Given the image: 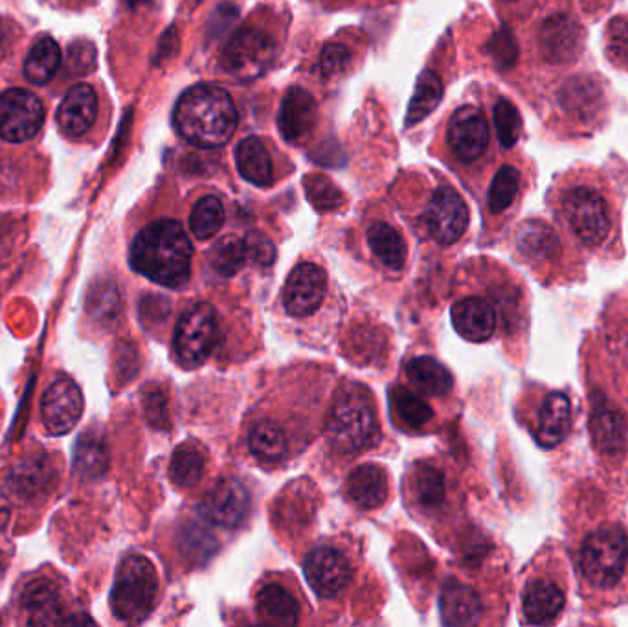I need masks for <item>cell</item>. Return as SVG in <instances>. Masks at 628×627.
<instances>
[{"mask_svg":"<svg viewBox=\"0 0 628 627\" xmlns=\"http://www.w3.org/2000/svg\"><path fill=\"white\" fill-rule=\"evenodd\" d=\"M190 238L174 220H158L142 228L131 245V265L145 279L164 287H182L190 279Z\"/></svg>","mask_w":628,"mask_h":627,"instance_id":"6da1fadb","label":"cell"},{"mask_svg":"<svg viewBox=\"0 0 628 627\" xmlns=\"http://www.w3.org/2000/svg\"><path fill=\"white\" fill-rule=\"evenodd\" d=\"M174 128L197 147H220L237 128V109L225 88L201 83L186 91L175 105Z\"/></svg>","mask_w":628,"mask_h":627,"instance_id":"7a4b0ae2","label":"cell"},{"mask_svg":"<svg viewBox=\"0 0 628 627\" xmlns=\"http://www.w3.org/2000/svg\"><path fill=\"white\" fill-rule=\"evenodd\" d=\"M582 583L597 593H616L628 578V532L621 524L603 523L590 530L577 551Z\"/></svg>","mask_w":628,"mask_h":627,"instance_id":"3957f363","label":"cell"},{"mask_svg":"<svg viewBox=\"0 0 628 627\" xmlns=\"http://www.w3.org/2000/svg\"><path fill=\"white\" fill-rule=\"evenodd\" d=\"M329 443L339 453H357L379 440V419L366 390L349 387L334 400L328 418Z\"/></svg>","mask_w":628,"mask_h":627,"instance_id":"277c9868","label":"cell"},{"mask_svg":"<svg viewBox=\"0 0 628 627\" xmlns=\"http://www.w3.org/2000/svg\"><path fill=\"white\" fill-rule=\"evenodd\" d=\"M158 596V575L150 559L128 556L116 572L110 610L123 622H142L150 616Z\"/></svg>","mask_w":628,"mask_h":627,"instance_id":"5b68a950","label":"cell"},{"mask_svg":"<svg viewBox=\"0 0 628 627\" xmlns=\"http://www.w3.org/2000/svg\"><path fill=\"white\" fill-rule=\"evenodd\" d=\"M560 214L579 244L595 249L611 238V204L592 185L568 188L560 199Z\"/></svg>","mask_w":628,"mask_h":627,"instance_id":"8992f818","label":"cell"},{"mask_svg":"<svg viewBox=\"0 0 628 627\" xmlns=\"http://www.w3.org/2000/svg\"><path fill=\"white\" fill-rule=\"evenodd\" d=\"M220 341V322L215 309L208 304L191 306L175 328L174 348L180 365L195 368L214 352Z\"/></svg>","mask_w":628,"mask_h":627,"instance_id":"52a82bcc","label":"cell"},{"mask_svg":"<svg viewBox=\"0 0 628 627\" xmlns=\"http://www.w3.org/2000/svg\"><path fill=\"white\" fill-rule=\"evenodd\" d=\"M276 47L263 29L242 28L232 35L223 50V69L242 82L256 80L271 67Z\"/></svg>","mask_w":628,"mask_h":627,"instance_id":"ba28073f","label":"cell"},{"mask_svg":"<svg viewBox=\"0 0 628 627\" xmlns=\"http://www.w3.org/2000/svg\"><path fill=\"white\" fill-rule=\"evenodd\" d=\"M45 123V105L34 93L10 88L0 94V139L21 144L34 139Z\"/></svg>","mask_w":628,"mask_h":627,"instance_id":"9c48e42d","label":"cell"},{"mask_svg":"<svg viewBox=\"0 0 628 627\" xmlns=\"http://www.w3.org/2000/svg\"><path fill=\"white\" fill-rule=\"evenodd\" d=\"M467 203L454 188H439L428 204L425 223L428 233L441 245H452L462 238L469 227Z\"/></svg>","mask_w":628,"mask_h":627,"instance_id":"30bf717a","label":"cell"},{"mask_svg":"<svg viewBox=\"0 0 628 627\" xmlns=\"http://www.w3.org/2000/svg\"><path fill=\"white\" fill-rule=\"evenodd\" d=\"M83 414V394L72 379L61 378L48 387L40 400V418L45 429L63 436L74 429Z\"/></svg>","mask_w":628,"mask_h":627,"instance_id":"8fae6325","label":"cell"},{"mask_svg":"<svg viewBox=\"0 0 628 627\" xmlns=\"http://www.w3.org/2000/svg\"><path fill=\"white\" fill-rule=\"evenodd\" d=\"M450 150L463 163L478 161L489 147V123L474 105H463L455 110L447 131Z\"/></svg>","mask_w":628,"mask_h":627,"instance_id":"7c38bea8","label":"cell"},{"mask_svg":"<svg viewBox=\"0 0 628 627\" xmlns=\"http://www.w3.org/2000/svg\"><path fill=\"white\" fill-rule=\"evenodd\" d=\"M309 585L322 599H333L346 589L352 580V565L346 556L331 546H320L307 556L304 564Z\"/></svg>","mask_w":628,"mask_h":627,"instance_id":"4fadbf2b","label":"cell"},{"mask_svg":"<svg viewBox=\"0 0 628 627\" xmlns=\"http://www.w3.org/2000/svg\"><path fill=\"white\" fill-rule=\"evenodd\" d=\"M328 293V276L315 263H301L288 274L285 284V309L293 317H309L323 303Z\"/></svg>","mask_w":628,"mask_h":627,"instance_id":"5bb4252c","label":"cell"},{"mask_svg":"<svg viewBox=\"0 0 628 627\" xmlns=\"http://www.w3.org/2000/svg\"><path fill=\"white\" fill-rule=\"evenodd\" d=\"M584 32L568 15H554L542 23L538 47L548 63H571L581 54Z\"/></svg>","mask_w":628,"mask_h":627,"instance_id":"9a60e30c","label":"cell"},{"mask_svg":"<svg viewBox=\"0 0 628 627\" xmlns=\"http://www.w3.org/2000/svg\"><path fill=\"white\" fill-rule=\"evenodd\" d=\"M566 593L554 578H535L524 587L522 615L533 626H549L565 613Z\"/></svg>","mask_w":628,"mask_h":627,"instance_id":"2e32d148","label":"cell"},{"mask_svg":"<svg viewBox=\"0 0 628 627\" xmlns=\"http://www.w3.org/2000/svg\"><path fill=\"white\" fill-rule=\"evenodd\" d=\"M202 511L212 523L236 529L250 511V495L241 483L225 478L208 494L202 502Z\"/></svg>","mask_w":628,"mask_h":627,"instance_id":"e0dca14e","label":"cell"},{"mask_svg":"<svg viewBox=\"0 0 628 627\" xmlns=\"http://www.w3.org/2000/svg\"><path fill=\"white\" fill-rule=\"evenodd\" d=\"M317 102L306 88L291 87L277 113V128L287 142H300L317 126Z\"/></svg>","mask_w":628,"mask_h":627,"instance_id":"ac0fdd59","label":"cell"},{"mask_svg":"<svg viewBox=\"0 0 628 627\" xmlns=\"http://www.w3.org/2000/svg\"><path fill=\"white\" fill-rule=\"evenodd\" d=\"M98 117V96L87 83H80L64 94L58 109V123L64 134L80 139L87 134Z\"/></svg>","mask_w":628,"mask_h":627,"instance_id":"d6986e66","label":"cell"},{"mask_svg":"<svg viewBox=\"0 0 628 627\" xmlns=\"http://www.w3.org/2000/svg\"><path fill=\"white\" fill-rule=\"evenodd\" d=\"M535 438L544 449H554L571 429V401L565 392H548L536 411Z\"/></svg>","mask_w":628,"mask_h":627,"instance_id":"ffe728a7","label":"cell"},{"mask_svg":"<svg viewBox=\"0 0 628 627\" xmlns=\"http://www.w3.org/2000/svg\"><path fill=\"white\" fill-rule=\"evenodd\" d=\"M452 324L471 343H485L496 330L495 309L484 298H463L452 308Z\"/></svg>","mask_w":628,"mask_h":627,"instance_id":"44dd1931","label":"cell"},{"mask_svg":"<svg viewBox=\"0 0 628 627\" xmlns=\"http://www.w3.org/2000/svg\"><path fill=\"white\" fill-rule=\"evenodd\" d=\"M21 605L29 624H59L63 622V600L58 585L50 580L29 581L21 594Z\"/></svg>","mask_w":628,"mask_h":627,"instance_id":"7402d4cb","label":"cell"},{"mask_svg":"<svg viewBox=\"0 0 628 627\" xmlns=\"http://www.w3.org/2000/svg\"><path fill=\"white\" fill-rule=\"evenodd\" d=\"M439 611L447 626H474L482 618V602L471 587L452 581L445 585Z\"/></svg>","mask_w":628,"mask_h":627,"instance_id":"603a6c76","label":"cell"},{"mask_svg":"<svg viewBox=\"0 0 628 627\" xmlns=\"http://www.w3.org/2000/svg\"><path fill=\"white\" fill-rule=\"evenodd\" d=\"M347 497L363 510H375L388 497L387 473L381 465H358L347 478Z\"/></svg>","mask_w":628,"mask_h":627,"instance_id":"cb8c5ba5","label":"cell"},{"mask_svg":"<svg viewBox=\"0 0 628 627\" xmlns=\"http://www.w3.org/2000/svg\"><path fill=\"white\" fill-rule=\"evenodd\" d=\"M592 435L600 451L616 454L627 451L628 424L621 413L611 405L600 403L592 413Z\"/></svg>","mask_w":628,"mask_h":627,"instance_id":"d4e9b609","label":"cell"},{"mask_svg":"<svg viewBox=\"0 0 628 627\" xmlns=\"http://www.w3.org/2000/svg\"><path fill=\"white\" fill-rule=\"evenodd\" d=\"M56 468L47 454H32L13 468L10 484L23 497L45 494L54 484Z\"/></svg>","mask_w":628,"mask_h":627,"instance_id":"484cf974","label":"cell"},{"mask_svg":"<svg viewBox=\"0 0 628 627\" xmlns=\"http://www.w3.org/2000/svg\"><path fill=\"white\" fill-rule=\"evenodd\" d=\"M109 465V448L98 430H85L78 438L74 451V471L83 481H96Z\"/></svg>","mask_w":628,"mask_h":627,"instance_id":"4316f807","label":"cell"},{"mask_svg":"<svg viewBox=\"0 0 628 627\" xmlns=\"http://www.w3.org/2000/svg\"><path fill=\"white\" fill-rule=\"evenodd\" d=\"M237 171L256 187H266L272 180V161L265 145L256 137L241 140L236 147Z\"/></svg>","mask_w":628,"mask_h":627,"instance_id":"83f0119b","label":"cell"},{"mask_svg":"<svg viewBox=\"0 0 628 627\" xmlns=\"http://www.w3.org/2000/svg\"><path fill=\"white\" fill-rule=\"evenodd\" d=\"M406 376L415 389L428 395L449 394L452 389V376L441 363L433 357H417L406 365Z\"/></svg>","mask_w":628,"mask_h":627,"instance_id":"f1b7e54d","label":"cell"},{"mask_svg":"<svg viewBox=\"0 0 628 627\" xmlns=\"http://www.w3.org/2000/svg\"><path fill=\"white\" fill-rule=\"evenodd\" d=\"M258 615L265 624L295 626L298 622V604L283 587L266 585L258 594Z\"/></svg>","mask_w":628,"mask_h":627,"instance_id":"f546056e","label":"cell"},{"mask_svg":"<svg viewBox=\"0 0 628 627\" xmlns=\"http://www.w3.org/2000/svg\"><path fill=\"white\" fill-rule=\"evenodd\" d=\"M59 63H61V50L58 43L54 42L52 37H43L35 43L24 61V78L34 85H47L56 76Z\"/></svg>","mask_w":628,"mask_h":627,"instance_id":"4dcf8cb0","label":"cell"},{"mask_svg":"<svg viewBox=\"0 0 628 627\" xmlns=\"http://www.w3.org/2000/svg\"><path fill=\"white\" fill-rule=\"evenodd\" d=\"M87 314L102 328H115L120 320L121 300L118 287L110 280H99L88 289Z\"/></svg>","mask_w":628,"mask_h":627,"instance_id":"1f68e13d","label":"cell"},{"mask_svg":"<svg viewBox=\"0 0 628 627\" xmlns=\"http://www.w3.org/2000/svg\"><path fill=\"white\" fill-rule=\"evenodd\" d=\"M443 98V85L438 74L433 70H423L422 76L415 85V93L410 99L408 113H406V126H415L436 110L439 102Z\"/></svg>","mask_w":628,"mask_h":627,"instance_id":"d6a6232c","label":"cell"},{"mask_svg":"<svg viewBox=\"0 0 628 627\" xmlns=\"http://www.w3.org/2000/svg\"><path fill=\"white\" fill-rule=\"evenodd\" d=\"M368 244L374 255L387 268L393 271L403 269L404 260H406V245L395 228L390 227L388 223H374L368 230Z\"/></svg>","mask_w":628,"mask_h":627,"instance_id":"836d02e7","label":"cell"},{"mask_svg":"<svg viewBox=\"0 0 628 627\" xmlns=\"http://www.w3.org/2000/svg\"><path fill=\"white\" fill-rule=\"evenodd\" d=\"M204 473V454L195 443H185L175 451L169 464V476L180 488H191Z\"/></svg>","mask_w":628,"mask_h":627,"instance_id":"e575fe53","label":"cell"},{"mask_svg":"<svg viewBox=\"0 0 628 627\" xmlns=\"http://www.w3.org/2000/svg\"><path fill=\"white\" fill-rule=\"evenodd\" d=\"M390 400L393 413L408 429H423L433 419V409L428 407L419 395L403 387H393Z\"/></svg>","mask_w":628,"mask_h":627,"instance_id":"d590c367","label":"cell"},{"mask_svg":"<svg viewBox=\"0 0 628 627\" xmlns=\"http://www.w3.org/2000/svg\"><path fill=\"white\" fill-rule=\"evenodd\" d=\"M559 245V239L555 236L554 230L541 221H528L519 233V249L528 258L536 260H546L554 255Z\"/></svg>","mask_w":628,"mask_h":627,"instance_id":"8d00e7d4","label":"cell"},{"mask_svg":"<svg viewBox=\"0 0 628 627\" xmlns=\"http://www.w3.org/2000/svg\"><path fill=\"white\" fill-rule=\"evenodd\" d=\"M248 443H250L252 453L265 462H276L287 453L285 433L272 422H261V424L256 425L250 433Z\"/></svg>","mask_w":628,"mask_h":627,"instance_id":"74e56055","label":"cell"},{"mask_svg":"<svg viewBox=\"0 0 628 627\" xmlns=\"http://www.w3.org/2000/svg\"><path fill=\"white\" fill-rule=\"evenodd\" d=\"M225 223V209L220 199L214 196H206L201 201H197L191 210L190 228L195 234V238L210 239L220 233Z\"/></svg>","mask_w":628,"mask_h":627,"instance_id":"f35d334b","label":"cell"},{"mask_svg":"<svg viewBox=\"0 0 628 627\" xmlns=\"http://www.w3.org/2000/svg\"><path fill=\"white\" fill-rule=\"evenodd\" d=\"M247 260L245 239L236 238V236H226V238L220 239V241L214 245L212 252H210L212 268H214L221 276H228V279L239 273Z\"/></svg>","mask_w":628,"mask_h":627,"instance_id":"ab89813d","label":"cell"},{"mask_svg":"<svg viewBox=\"0 0 628 627\" xmlns=\"http://www.w3.org/2000/svg\"><path fill=\"white\" fill-rule=\"evenodd\" d=\"M520 188L519 169L503 166L495 175L489 188V210L493 214H501L513 204Z\"/></svg>","mask_w":628,"mask_h":627,"instance_id":"60d3db41","label":"cell"},{"mask_svg":"<svg viewBox=\"0 0 628 627\" xmlns=\"http://www.w3.org/2000/svg\"><path fill=\"white\" fill-rule=\"evenodd\" d=\"M415 494L423 506L434 508L445 499V476L436 465L422 464L415 470Z\"/></svg>","mask_w":628,"mask_h":627,"instance_id":"b9f144b4","label":"cell"},{"mask_svg":"<svg viewBox=\"0 0 628 627\" xmlns=\"http://www.w3.org/2000/svg\"><path fill=\"white\" fill-rule=\"evenodd\" d=\"M304 188H306L309 203L320 212L339 209L344 203V196H342L341 190L336 188L333 180H329L323 175H307L306 180H304Z\"/></svg>","mask_w":628,"mask_h":627,"instance_id":"7bdbcfd3","label":"cell"},{"mask_svg":"<svg viewBox=\"0 0 628 627\" xmlns=\"http://www.w3.org/2000/svg\"><path fill=\"white\" fill-rule=\"evenodd\" d=\"M600 88L595 87L594 83L589 80H573L568 83L565 88V96H562V105H566L571 113H579V115H586L594 113L600 105Z\"/></svg>","mask_w":628,"mask_h":627,"instance_id":"ee69618b","label":"cell"},{"mask_svg":"<svg viewBox=\"0 0 628 627\" xmlns=\"http://www.w3.org/2000/svg\"><path fill=\"white\" fill-rule=\"evenodd\" d=\"M495 126L500 144L503 147H513L522 131V118L509 99H498L495 105Z\"/></svg>","mask_w":628,"mask_h":627,"instance_id":"f6af8a7d","label":"cell"},{"mask_svg":"<svg viewBox=\"0 0 628 627\" xmlns=\"http://www.w3.org/2000/svg\"><path fill=\"white\" fill-rule=\"evenodd\" d=\"M142 405L145 418L155 429H167L169 414H167V400L164 390L158 385H147L142 389Z\"/></svg>","mask_w":628,"mask_h":627,"instance_id":"bcb514c9","label":"cell"},{"mask_svg":"<svg viewBox=\"0 0 628 627\" xmlns=\"http://www.w3.org/2000/svg\"><path fill=\"white\" fill-rule=\"evenodd\" d=\"M182 545H185L186 556L202 561L210 558L215 552L214 535L201 529V527H190L182 534Z\"/></svg>","mask_w":628,"mask_h":627,"instance_id":"7dc6e473","label":"cell"},{"mask_svg":"<svg viewBox=\"0 0 628 627\" xmlns=\"http://www.w3.org/2000/svg\"><path fill=\"white\" fill-rule=\"evenodd\" d=\"M322 72L325 78L341 76L352 64V52L346 45H328L322 52Z\"/></svg>","mask_w":628,"mask_h":627,"instance_id":"c3c4849f","label":"cell"},{"mask_svg":"<svg viewBox=\"0 0 628 627\" xmlns=\"http://www.w3.org/2000/svg\"><path fill=\"white\" fill-rule=\"evenodd\" d=\"M245 249H247L248 260L269 268L276 260V247L263 233H248L245 238Z\"/></svg>","mask_w":628,"mask_h":627,"instance_id":"681fc988","label":"cell"},{"mask_svg":"<svg viewBox=\"0 0 628 627\" xmlns=\"http://www.w3.org/2000/svg\"><path fill=\"white\" fill-rule=\"evenodd\" d=\"M608 56L617 64L628 63V21L614 19L608 26Z\"/></svg>","mask_w":628,"mask_h":627,"instance_id":"f907efd6","label":"cell"},{"mask_svg":"<svg viewBox=\"0 0 628 627\" xmlns=\"http://www.w3.org/2000/svg\"><path fill=\"white\" fill-rule=\"evenodd\" d=\"M96 64V50L91 43H80L70 47L69 50V70L72 72H88Z\"/></svg>","mask_w":628,"mask_h":627,"instance_id":"816d5d0a","label":"cell"},{"mask_svg":"<svg viewBox=\"0 0 628 627\" xmlns=\"http://www.w3.org/2000/svg\"><path fill=\"white\" fill-rule=\"evenodd\" d=\"M116 363H118L120 376H126V379H133V374L139 368V357H137L133 346H118Z\"/></svg>","mask_w":628,"mask_h":627,"instance_id":"f5cc1de1","label":"cell"},{"mask_svg":"<svg viewBox=\"0 0 628 627\" xmlns=\"http://www.w3.org/2000/svg\"><path fill=\"white\" fill-rule=\"evenodd\" d=\"M126 2H128L129 7H137V4H144L147 0H126Z\"/></svg>","mask_w":628,"mask_h":627,"instance_id":"db71d44e","label":"cell"},{"mask_svg":"<svg viewBox=\"0 0 628 627\" xmlns=\"http://www.w3.org/2000/svg\"><path fill=\"white\" fill-rule=\"evenodd\" d=\"M2 37H4V32H2V26H0V43H2Z\"/></svg>","mask_w":628,"mask_h":627,"instance_id":"11a10c76","label":"cell"},{"mask_svg":"<svg viewBox=\"0 0 628 627\" xmlns=\"http://www.w3.org/2000/svg\"><path fill=\"white\" fill-rule=\"evenodd\" d=\"M503 2H514V0H503Z\"/></svg>","mask_w":628,"mask_h":627,"instance_id":"9f6ffc18","label":"cell"}]
</instances>
